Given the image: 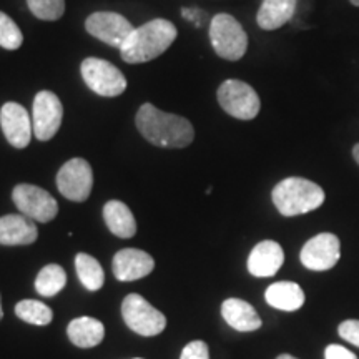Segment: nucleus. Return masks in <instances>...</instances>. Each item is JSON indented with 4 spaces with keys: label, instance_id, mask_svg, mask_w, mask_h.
Returning a JSON list of instances; mask_svg holds the SVG:
<instances>
[{
    "label": "nucleus",
    "instance_id": "nucleus-1",
    "mask_svg": "<svg viewBox=\"0 0 359 359\" xmlns=\"http://www.w3.org/2000/svg\"><path fill=\"white\" fill-rule=\"evenodd\" d=\"M135 123L142 137L155 147L185 148L195 138V130L187 118L165 114L151 103H143L138 109Z\"/></svg>",
    "mask_w": 359,
    "mask_h": 359
},
{
    "label": "nucleus",
    "instance_id": "nucleus-2",
    "mask_svg": "<svg viewBox=\"0 0 359 359\" xmlns=\"http://www.w3.org/2000/svg\"><path fill=\"white\" fill-rule=\"evenodd\" d=\"M177 35V27L172 22L165 19L150 20L133 29L127 42L120 48V55L127 64H145L167 52Z\"/></svg>",
    "mask_w": 359,
    "mask_h": 359
},
{
    "label": "nucleus",
    "instance_id": "nucleus-3",
    "mask_svg": "<svg viewBox=\"0 0 359 359\" xmlns=\"http://www.w3.org/2000/svg\"><path fill=\"white\" fill-rule=\"evenodd\" d=\"M273 203L283 217H298L320 208L325 201V191L320 185L306 178L291 177L273 188Z\"/></svg>",
    "mask_w": 359,
    "mask_h": 359
},
{
    "label": "nucleus",
    "instance_id": "nucleus-4",
    "mask_svg": "<svg viewBox=\"0 0 359 359\" xmlns=\"http://www.w3.org/2000/svg\"><path fill=\"white\" fill-rule=\"evenodd\" d=\"M210 42L218 57L236 62L248 50V35L235 17L218 13L210 24Z\"/></svg>",
    "mask_w": 359,
    "mask_h": 359
},
{
    "label": "nucleus",
    "instance_id": "nucleus-5",
    "mask_svg": "<svg viewBox=\"0 0 359 359\" xmlns=\"http://www.w3.org/2000/svg\"><path fill=\"white\" fill-rule=\"evenodd\" d=\"M80 74L85 85L100 97H118L127 88V79L122 72L102 58H85L80 65Z\"/></svg>",
    "mask_w": 359,
    "mask_h": 359
},
{
    "label": "nucleus",
    "instance_id": "nucleus-6",
    "mask_svg": "<svg viewBox=\"0 0 359 359\" xmlns=\"http://www.w3.org/2000/svg\"><path fill=\"white\" fill-rule=\"evenodd\" d=\"M218 103L228 115L238 120H253L262 109V102L255 88L235 79L219 85Z\"/></svg>",
    "mask_w": 359,
    "mask_h": 359
},
{
    "label": "nucleus",
    "instance_id": "nucleus-7",
    "mask_svg": "<svg viewBox=\"0 0 359 359\" xmlns=\"http://www.w3.org/2000/svg\"><path fill=\"white\" fill-rule=\"evenodd\" d=\"M122 316L133 333L140 336H156L167 326V318L145 298L137 293L128 294L122 303Z\"/></svg>",
    "mask_w": 359,
    "mask_h": 359
},
{
    "label": "nucleus",
    "instance_id": "nucleus-8",
    "mask_svg": "<svg viewBox=\"0 0 359 359\" xmlns=\"http://www.w3.org/2000/svg\"><path fill=\"white\" fill-rule=\"evenodd\" d=\"M12 200L22 215L39 223H48L57 217L58 203L43 188L20 183L13 188Z\"/></svg>",
    "mask_w": 359,
    "mask_h": 359
},
{
    "label": "nucleus",
    "instance_id": "nucleus-9",
    "mask_svg": "<svg viewBox=\"0 0 359 359\" xmlns=\"http://www.w3.org/2000/svg\"><path fill=\"white\" fill-rule=\"evenodd\" d=\"M64 118V107L60 98L53 92L42 90L34 98L32 127L35 138L40 142H48L55 137Z\"/></svg>",
    "mask_w": 359,
    "mask_h": 359
},
{
    "label": "nucleus",
    "instance_id": "nucleus-10",
    "mask_svg": "<svg viewBox=\"0 0 359 359\" xmlns=\"http://www.w3.org/2000/svg\"><path fill=\"white\" fill-rule=\"evenodd\" d=\"M92 187L93 173L87 160L72 158L58 170L57 188L67 200L82 203L92 193Z\"/></svg>",
    "mask_w": 359,
    "mask_h": 359
},
{
    "label": "nucleus",
    "instance_id": "nucleus-11",
    "mask_svg": "<svg viewBox=\"0 0 359 359\" xmlns=\"http://www.w3.org/2000/svg\"><path fill=\"white\" fill-rule=\"evenodd\" d=\"M85 29L92 37L120 50L135 27L116 12H93L85 20Z\"/></svg>",
    "mask_w": 359,
    "mask_h": 359
},
{
    "label": "nucleus",
    "instance_id": "nucleus-12",
    "mask_svg": "<svg viewBox=\"0 0 359 359\" xmlns=\"http://www.w3.org/2000/svg\"><path fill=\"white\" fill-rule=\"evenodd\" d=\"M341 243L333 233H320L313 236L302 250V263L313 271H326L339 262Z\"/></svg>",
    "mask_w": 359,
    "mask_h": 359
},
{
    "label": "nucleus",
    "instance_id": "nucleus-13",
    "mask_svg": "<svg viewBox=\"0 0 359 359\" xmlns=\"http://www.w3.org/2000/svg\"><path fill=\"white\" fill-rule=\"evenodd\" d=\"M0 125L7 142L15 148L29 147L32 140V118L24 107L15 102H7L0 110Z\"/></svg>",
    "mask_w": 359,
    "mask_h": 359
},
{
    "label": "nucleus",
    "instance_id": "nucleus-14",
    "mask_svg": "<svg viewBox=\"0 0 359 359\" xmlns=\"http://www.w3.org/2000/svg\"><path fill=\"white\" fill-rule=\"evenodd\" d=\"M155 268V259L143 250L125 248L115 253L114 257V275L120 281L142 280L150 275Z\"/></svg>",
    "mask_w": 359,
    "mask_h": 359
},
{
    "label": "nucleus",
    "instance_id": "nucleus-15",
    "mask_svg": "<svg viewBox=\"0 0 359 359\" xmlns=\"http://www.w3.org/2000/svg\"><path fill=\"white\" fill-rule=\"evenodd\" d=\"M285 262V253L276 241L264 240L251 250L248 258V271L257 278L275 276Z\"/></svg>",
    "mask_w": 359,
    "mask_h": 359
},
{
    "label": "nucleus",
    "instance_id": "nucleus-16",
    "mask_svg": "<svg viewBox=\"0 0 359 359\" xmlns=\"http://www.w3.org/2000/svg\"><path fill=\"white\" fill-rule=\"evenodd\" d=\"M39 236L34 219L25 215H6L0 218V245L20 246L32 245Z\"/></svg>",
    "mask_w": 359,
    "mask_h": 359
},
{
    "label": "nucleus",
    "instance_id": "nucleus-17",
    "mask_svg": "<svg viewBox=\"0 0 359 359\" xmlns=\"http://www.w3.org/2000/svg\"><path fill=\"white\" fill-rule=\"evenodd\" d=\"M222 314L224 321L230 325L233 330L241 331V333H250V331L262 327V318L258 316L257 309L243 299L230 298L222 304Z\"/></svg>",
    "mask_w": 359,
    "mask_h": 359
},
{
    "label": "nucleus",
    "instance_id": "nucleus-18",
    "mask_svg": "<svg viewBox=\"0 0 359 359\" xmlns=\"http://www.w3.org/2000/svg\"><path fill=\"white\" fill-rule=\"evenodd\" d=\"M67 334H69V339L75 346L95 348L105 338V326L95 318H75L67 327Z\"/></svg>",
    "mask_w": 359,
    "mask_h": 359
},
{
    "label": "nucleus",
    "instance_id": "nucleus-19",
    "mask_svg": "<svg viewBox=\"0 0 359 359\" xmlns=\"http://www.w3.org/2000/svg\"><path fill=\"white\" fill-rule=\"evenodd\" d=\"M103 219H105L109 230L118 238H132L137 233V222L132 210L123 201L110 200L103 206Z\"/></svg>",
    "mask_w": 359,
    "mask_h": 359
},
{
    "label": "nucleus",
    "instance_id": "nucleus-20",
    "mask_svg": "<svg viewBox=\"0 0 359 359\" xmlns=\"http://www.w3.org/2000/svg\"><path fill=\"white\" fill-rule=\"evenodd\" d=\"M264 299L269 306L281 311H296L304 304V291L302 286L291 281L273 283L264 293Z\"/></svg>",
    "mask_w": 359,
    "mask_h": 359
},
{
    "label": "nucleus",
    "instance_id": "nucleus-21",
    "mask_svg": "<svg viewBox=\"0 0 359 359\" xmlns=\"http://www.w3.org/2000/svg\"><path fill=\"white\" fill-rule=\"evenodd\" d=\"M298 0H264L259 7L257 22L263 30H276L293 19Z\"/></svg>",
    "mask_w": 359,
    "mask_h": 359
},
{
    "label": "nucleus",
    "instance_id": "nucleus-22",
    "mask_svg": "<svg viewBox=\"0 0 359 359\" xmlns=\"http://www.w3.org/2000/svg\"><path fill=\"white\" fill-rule=\"evenodd\" d=\"M75 269H77L80 283L88 291L102 290L103 283H105V273L95 258L87 253H79L75 258Z\"/></svg>",
    "mask_w": 359,
    "mask_h": 359
},
{
    "label": "nucleus",
    "instance_id": "nucleus-23",
    "mask_svg": "<svg viewBox=\"0 0 359 359\" xmlns=\"http://www.w3.org/2000/svg\"><path fill=\"white\" fill-rule=\"evenodd\" d=\"M67 285V273L58 264H47L39 271L35 278V290L45 298H52L60 293Z\"/></svg>",
    "mask_w": 359,
    "mask_h": 359
},
{
    "label": "nucleus",
    "instance_id": "nucleus-24",
    "mask_svg": "<svg viewBox=\"0 0 359 359\" xmlns=\"http://www.w3.org/2000/svg\"><path fill=\"white\" fill-rule=\"evenodd\" d=\"M15 314L22 321L35 326H47L53 320L52 309L37 299H24V302L17 303Z\"/></svg>",
    "mask_w": 359,
    "mask_h": 359
},
{
    "label": "nucleus",
    "instance_id": "nucleus-25",
    "mask_svg": "<svg viewBox=\"0 0 359 359\" xmlns=\"http://www.w3.org/2000/svg\"><path fill=\"white\" fill-rule=\"evenodd\" d=\"M30 12L40 20H58L65 12V0H27Z\"/></svg>",
    "mask_w": 359,
    "mask_h": 359
},
{
    "label": "nucleus",
    "instance_id": "nucleus-26",
    "mask_svg": "<svg viewBox=\"0 0 359 359\" xmlns=\"http://www.w3.org/2000/svg\"><path fill=\"white\" fill-rule=\"evenodd\" d=\"M22 43H24V35H22L19 25L7 13L0 12V47H4L6 50H17Z\"/></svg>",
    "mask_w": 359,
    "mask_h": 359
},
{
    "label": "nucleus",
    "instance_id": "nucleus-27",
    "mask_svg": "<svg viewBox=\"0 0 359 359\" xmlns=\"http://www.w3.org/2000/svg\"><path fill=\"white\" fill-rule=\"evenodd\" d=\"M180 359H210V351L205 341H191L183 348Z\"/></svg>",
    "mask_w": 359,
    "mask_h": 359
},
{
    "label": "nucleus",
    "instance_id": "nucleus-28",
    "mask_svg": "<svg viewBox=\"0 0 359 359\" xmlns=\"http://www.w3.org/2000/svg\"><path fill=\"white\" fill-rule=\"evenodd\" d=\"M339 336L359 348V320H348L339 325Z\"/></svg>",
    "mask_w": 359,
    "mask_h": 359
},
{
    "label": "nucleus",
    "instance_id": "nucleus-29",
    "mask_svg": "<svg viewBox=\"0 0 359 359\" xmlns=\"http://www.w3.org/2000/svg\"><path fill=\"white\" fill-rule=\"evenodd\" d=\"M326 359H358L356 354L349 351L348 348L339 346V344H330L325 351Z\"/></svg>",
    "mask_w": 359,
    "mask_h": 359
},
{
    "label": "nucleus",
    "instance_id": "nucleus-30",
    "mask_svg": "<svg viewBox=\"0 0 359 359\" xmlns=\"http://www.w3.org/2000/svg\"><path fill=\"white\" fill-rule=\"evenodd\" d=\"M353 156H354V160H356L358 165H359V143H358V145H354V148H353Z\"/></svg>",
    "mask_w": 359,
    "mask_h": 359
},
{
    "label": "nucleus",
    "instance_id": "nucleus-31",
    "mask_svg": "<svg viewBox=\"0 0 359 359\" xmlns=\"http://www.w3.org/2000/svg\"><path fill=\"white\" fill-rule=\"evenodd\" d=\"M276 359H296V358L291 356V354H281V356H278Z\"/></svg>",
    "mask_w": 359,
    "mask_h": 359
},
{
    "label": "nucleus",
    "instance_id": "nucleus-32",
    "mask_svg": "<svg viewBox=\"0 0 359 359\" xmlns=\"http://www.w3.org/2000/svg\"><path fill=\"white\" fill-rule=\"evenodd\" d=\"M4 318V308H2V296H0V320Z\"/></svg>",
    "mask_w": 359,
    "mask_h": 359
},
{
    "label": "nucleus",
    "instance_id": "nucleus-33",
    "mask_svg": "<svg viewBox=\"0 0 359 359\" xmlns=\"http://www.w3.org/2000/svg\"><path fill=\"white\" fill-rule=\"evenodd\" d=\"M349 2L353 4V6H356V7H359V0H349Z\"/></svg>",
    "mask_w": 359,
    "mask_h": 359
},
{
    "label": "nucleus",
    "instance_id": "nucleus-34",
    "mask_svg": "<svg viewBox=\"0 0 359 359\" xmlns=\"http://www.w3.org/2000/svg\"><path fill=\"white\" fill-rule=\"evenodd\" d=\"M137 359H142V358H137Z\"/></svg>",
    "mask_w": 359,
    "mask_h": 359
}]
</instances>
